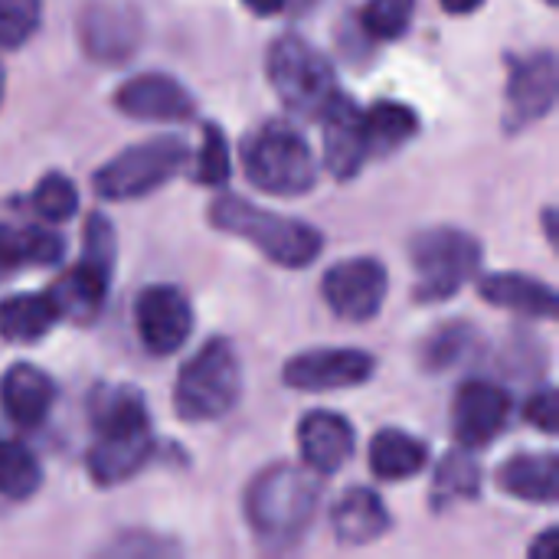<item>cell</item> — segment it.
<instances>
[{"instance_id":"40","label":"cell","mask_w":559,"mask_h":559,"mask_svg":"<svg viewBox=\"0 0 559 559\" xmlns=\"http://www.w3.org/2000/svg\"><path fill=\"white\" fill-rule=\"evenodd\" d=\"M0 102H3V66H0Z\"/></svg>"},{"instance_id":"24","label":"cell","mask_w":559,"mask_h":559,"mask_svg":"<svg viewBox=\"0 0 559 559\" xmlns=\"http://www.w3.org/2000/svg\"><path fill=\"white\" fill-rule=\"evenodd\" d=\"M426 462H429L426 442L403 429H383L370 442V472L380 481H406L419 475Z\"/></svg>"},{"instance_id":"7","label":"cell","mask_w":559,"mask_h":559,"mask_svg":"<svg viewBox=\"0 0 559 559\" xmlns=\"http://www.w3.org/2000/svg\"><path fill=\"white\" fill-rule=\"evenodd\" d=\"M265 75L278 102L301 118H318L324 105L341 92L337 72L328 62V56L295 33H285L269 46Z\"/></svg>"},{"instance_id":"22","label":"cell","mask_w":559,"mask_h":559,"mask_svg":"<svg viewBox=\"0 0 559 559\" xmlns=\"http://www.w3.org/2000/svg\"><path fill=\"white\" fill-rule=\"evenodd\" d=\"M498 488L518 501L554 504L559 498V459L554 452H521L498 468Z\"/></svg>"},{"instance_id":"31","label":"cell","mask_w":559,"mask_h":559,"mask_svg":"<svg viewBox=\"0 0 559 559\" xmlns=\"http://www.w3.org/2000/svg\"><path fill=\"white\" fill-rule=\"evenodd\" d=\"M193 160V180L203 183V187H219L229 180V144H226V134L219 124H203V141H200V151L197 157L190 154Z\"/></svg>"},{"instance_id":"5","label":"cell","mask_w":559,"mask_h":559,"mask_svg":"<svg viewBox=\"0 0 559 559\" xmlns=\"http://www.w3.org/2000/svg\"><path fill=\"white\" fill-rule=\"evenodd\" d=\"M239 393H242L239 354L226 337H213L183 364L174 386V409L183 423H213L233 413Z\"/></svg>"},{"instance_id":"36","label":"cell","mask_w":559,"mask_h":559,"mask_svg":"<svg viewBox=\"0 0 559 559\" xmlns=\"http://www.w3.org/2000/svg\"><path fill=\"white\" fill-rule=\"evenodd\" d=\"M557 554V527H547L537 544H531V557L550 559Z\"/></svg>"},{"instance_id":"28","label":"cell","mask_w":559,"mask_h":559,"mask_svg":"<svg viewBox=\"0 0 559 559\" xmlns=\"http://www.w3.org/2000/svg\"><path fill=\"white\" fill-rule=\"evenodd\" d=\"M43 468L39 459L13 439H0V498L7 501H26L39 491Z\"/></svg>"},{"instance_id":"8","label":"cell","mask_w":559,"mask_h":559,"mask_svg":"<svg viewBox=\"0 0 559 559\" xmlns=\"http://www.w3.org/2000/svg\"><path fill=\"white\" fill-rule=\"evenodd\" d=\"M187 164H190L187 141L174 134H157L105 160L95 170L92 187L102 200H118V203L141 200L157 187H164L167 180H174Z\"/></svg>"},{"instance_id":"13","label":"cell","mask_w":559,"mask_h":559,"mask_svg":"<svg viewBox=\"0 0 559 559\" xmlns=\"http://www.w3.org/2000/svg\"><path fill=\"white\" fill-rule=\"evenodd\" d=\"M134 328L154 357L177 354L193 331L190 298L177 285H147L134 298Z\"/></svg>"},{"instance_id":"2","label":"cell","mask_w":559,"mask_h":559,"mask_svg":"<svg viewBox=\"0 0 559 559\" xmlns=\"http://www.w3.org/2000/svg\"><path fill=\"white\" fill-rule=\"evenodd\" d=\"M321 504V475L305 462H278L252 478L246 488V521L259 540L272 547L295 544L311 527Z\"/></svg>"},{"instance_id":"34","label":"cell","mask_w":559,"mask_h":559,"mask_svg":"<svg viewBox=\"0 0 559 559\" xmlns=\"http://www.w3.org/2000/svg\"><path fill=\"white\" fill-rule=\"evenodd\" d=\"M115 259H118V246H115V229L102 213H92L85 229H82V262L102 269V272H115Z\"/></svg>"},{"instance_id":"12","label":"cell","mask_w":559,"mask_h":559,"mask_svg":"<svg viewBox=\"0 0 559 559\" xmlns=\"http://www.w3.org/2000/svg\"><path fill=\"white\" fill-rule=\"evenodd\" d=\"M377 370V360L357 347H318L292 357L282 370L288 390L301 393H334L364 386Z\"/></svg>"},{"instance_id":"6","label":"cell","mask_w":559,"mask_h":559,"mask_svg":"<svg viewBox=\"0 0 559 559\" xmlns=\"http://www.w3.org/2000/svg\"><path fill=\"white\" fill-rule=\"evenodd\" d=\"M481 242L455 226H432L413 236L409 259L416 272V301L436 305L455 298L481 269Z\"/></svg>"},{"instance_id":"16","label":"cell","mask_w":559,"mask_h":559,"mask_svg":"<svg viewBox=\"0 0 559 559\" xmlns=\"http://www.w3.org/2000/svg\"><path fill=\"white\" fill-rule=\"evenodd\" d=\"M115 108L134 121H190L197 115V98L174 75L141 72L118 85Z\"/></svg>"},{"instance_id":"38","label":"cell","mask_w":559,"mask_h":559,"mask_svg":"<svg viewBox=\"0 0 559 559\" xmlns=\"http://www.w3.org/2000/svg\"><path fill=\"white\" fill-rule=\"evenodd\" d=\"M442 7H445V13H452V16H468V13H475L485 0H439Z\"/></svg>"},{"instance_id":"3","label":"cell","mask_w":559,"mask_h":559,"mask_svg":"<svg viewBox=\"0 0 559 559\" xmlns=\"http://www.w3.org/2000/svg\"><path fill=\"white\" fill-rule=\"evenodd\" d=\"M210 226L252 242L269 262L282 269H305L318 262L324 249V236L311 223L272 213L259 203H249L229 193L210 203Z\"/></svg>"},{"instance_id":"14","label":"cell","mask_w":559,"mask_h":559,"mask_svg":"<svg viewBox=\"0 0 559 559\" xmlns=\"http://www.w3.org/2000/svg\"><path fill=\"white\" fill-rule=\"evenodd\" d=\"M321 121V157L324 170L334 180H350L360 174V167L370 160V141H367V124H364V108L337 92L324 111L318 115Z\"/></svg>"},{"instance_id":"17","label":"cell","mask_w":559,"mask_h":559,"mask_svg":"<svg viewBox=\"0 0 559 559\" xmlns=\"http://www.w3.org/2000/svg\"><path fill=\"white\" fill-rule=\"evenodd\" d=\"M354 426L331 409H314L298 423V449L301 462L318 475L341 472L354 455Z\"/></svg>"},{"instance_id":"27","label":"cell","mask_w":559,"mask_h":559,"mask_svg":"<svg viewBox=\"0 0 559 559\" xmlns=\"http://www.w3.org/2000/svg\"><path fill=\"white\" fill-rule=\"evenodd\" d=\"M481 495V465L475 462L472 449H452L439 468H436V481H432V508L442 511L449 504L459 501H472Z\"/></svg>"},{"instance_id":"41","label":"cell","mask_w":559,"mask_h":559,"mask_svg":"<svg viewBox=\"0 0 559 559\" xmlns=\"http://www.w3.org/2000/svg\"><path fill=\"white\" fill-rule=\"evenodd\" d=\"M544 3H547V7H557L559 0H544Z\"/></svg>"},{"instance_id":"18","label":"cell","mask_w":559,"mask_h":559,"mask_svg":"<svg viewBox=\"0 0 559 559\" xmlns=\"http://www.w3.org/2000/svg\"><path fill=\"white\" fill-rule=\"evenodd\" d=\"M52 403H56V383L46 370L33 364H13L0 377V406L13 426L20 429L39 426L49 416Z\"/></svg>"},{"instance_id":"19","label":"cell","mask_w":559,"mask_h":559,"mask_svg":"<svg viewBox=\"0 0 559 559\" xmlns=\"http://www.w3.org/2000/svg\"><path fill=\"white\" fill-rule=\"evenodd\" d=\"M108 285H111V275L88 265V262H75L69 272H62L49 288V301L56 308V314L62 321H72V324H92L105 305V295H108Z\"/></svg>"},{"instance_id":"25","label":"cell","mask_w":559,"mask_h":559,"mask_svg":"<svg viewBox=\"0 0 559 559\" xmlns=\"http://www.w3.org/2000/svg\"><path fill=\"white\" fill-rule=\"evenodd\" d=\"M59 321L46 292H20L0 301V337L10 344H33Z\"/></svg>"},{"instance_id":"15","label":"cell","mask_w":559,"mask_h":559,"mask_svg":"<svg viewBox=\"0 0 559 559\" xmlns=\"http://www.w3.org/2000/svg\"><path fill=\"white\" fill-rule=\"evenodd\" d=\"M511 419V396L491 380H468L459 386L452 403V432L459 445L481 449L501 436Z\"/></svg>"},{"instance_id":"39","label":"cell","mask_w":559,"mask_h":559,"mask_svg":"<svg viewBox=\"0 0 559 559\" xmlns=\"http://www.w3.org/2000/svg\"><path fill=\"white\" fill-rule=\"evenodd\" d=\"M544 229H547V242L557 249L559 236H557V210H554V206H547V210H544Z\"/></svg>"},{"instance_id":"32","label":"cell","mask_w":559,"mask_h":559,"mask_svg":"<svg viewBox=\"0 0 559 559\" xmlns=\"http://www.w3.org/2000/svg\"><path fill=\"white\" fill-rule=\"evenodd\" d=\"M416 13V0H367L360 23L373 39H400Z\"/></svg>"},{"instance_id":"37","label":"cell","mask_w":559,"mask_h":559,"mask_svg":"<svg viewBox=\"0 0 559 559\" xmlns=\"http://www.w3.org/2000/svg\"><path fill=\"white\" fill-rule=\"evenodd\" d=\"M252 13H259V16H272V13H278V10H285L292 0H242Z\"/></svg>"},{"instance_id":"10","label":"cell","mask_w":559,"mask_h":559,"mask_svg":"<svg viewBox=\"0 0 559 559\" xmlns=\"http://www.w3.org/2000/svg\"><path fill=\"white\" fill-rule=\"evenodd\" d=\"M386 292H390L386 265L370 255L344 259L331 265L321 278V295L328 308L350 324L373 321L383 311Z\"/></svg>"},{"instance_id":"11","label":"cell","mask_w":559,"mask_h":559,"mask_svg":"<svg viewBox=\"0 0 559 559\" xmlns=\"http://www.w3.org/2000/svg\"><path fill=\"white\" fill-rule=\"evenodd\" d=\"M75 36L88 59H95L102 66H118L138 52V46L144 39V20L131 3L95 0L79 13Z\"/></svg>"},{"instance_id":"26","label":"cell","mask_w":559,"mask_h":559,"mask_svg":"<svg viewBox=\"0 0 559 559\" xmlns=\"http://www.w3.org/2000/svg\"><path fill=\"white\" fill-rule=\"evenodd\" d=\"M367 124V141H370V157H390L403 144H409L419 134V115L406 102L396 98H380L364 111Z\"/></svg>"},{"instance_id":"35","label":"cell","mask_w":559,"mask_h":559,"mask_svg":"<svg viewBox=\"0 0 559 559\" xmlns=\"http://www.w3.org/2000/svg\"><path fill=\"white\" fill-rule=\"evenodd\" d=\"M524 419L534 426V429H540V432H547V436H557L559 432V396L554 386H544V390H537L531 400H527V406H524Z\"/></svg>"},{"instance_id":"9","label":"cell","mask_w":559,"mask_h":559,"mask_svg":"<svg viewBox=\"0 0 559 559\" xmlns=\"http://www.w3.org/2000/svg\"><path fill=\"white\" fill-rule=\"evenodd\" d=\"M559 66L554 49H534L527 56L511 59V75L504 85V131L518 134L540 118H547L557 105Z\"/></svg>"},{"instance_id":"21","label":"cell","mask_w":559,"mask_h":559,"mask_svg":"<svg viewBox=\"0 0 559 559\" xmlns=\"http://www.w3.org/2000/svg\"><path fill=\"white\" fill-rule=\"evenodd\" d=\"M478 295L504 311L514 314H527V318H540V321H554L557 318V292L531 275L521 272H495L478 278Z\"/></svg>"},{"instance_id":"4","label":"cell","mask_w":559,"mask_h":559,"mask_svg":"<svg viewBox=\"0 0 559 559\" xmlns=\"http://www.w3.org/2000/svg\"><path fill=\"white\" fill-rule=\"evenodd\" d=\"M242 167L252 187L275 197H301L318 183V157L288 121H265L242 141Z\"/></svg>"},{"instance_id":"23","label":"cell","mask_w":559,"mask_h":559,"mask_svg":"<svg viewBox=\"0 0 559 559\" xmlns=\"http://www.w3.org/2000/svg\"><path fill=\"white\" fill-rule=\"evenodd\" d=\"M62 239L36 223H0V275L23 265H56L62 259Z\"/></svg>"},{"instance_id":"20","label":"cell","mask_w":559,"mask_h":559,"mask_svg":"<svg viewBox=\"0 0 559 559\" xmlns=\"http://www.w3.org/2000/svg\"><path fill=\"white\" fill-rule=\"evenodd\" d=\"M390 511L383 498L370 488L344 491L331 508V531L344 547H367L377 544L390 531Z\"/></svg>"},{"instance_id":"29","label":"cell","mask_w":559,"mask_h":559,"mask_svg":"<svg viewBox=\"0 0 559 559\" xmlns=\"http://www.w3.org/2000/svg\"><path fill=\"white\" fill-rule=\"evenodd\" d=\"M475 344H478V334L468 321H449L423 341L419 364L432 373H445L459 367L475 350Z\"/></svg>"},{"instance_id":"30","label":"cell","mask_w":559,"mask_h":559,"mask_svg":"<svg viewBox=\"0 0 559 559\" xmlns=\"http://www.w3.org/2000/svg\"><path fill=\"white\" fill-rule=\"evenodd\" d=\"M33 210L46 223L72 219L79 213V190H75V183L66 174L49 170L46 177H39V183L33 190Z\"/></svg>"},{"instance_id":"33","label":"cell","mask_w":559,"mask_h":559,"mask_svg":"<svg viewBox=\"0 0 559 559\" xmlns=\"http://www.w3.org/2000/svg\"><path fill=\"white\" fill-rule=\"evenodd\" d=\"M43 23V0H0V49H20Z\"/></svg>"},{"instance_id":"1","label":"cell","mask_w":559,"mask_h":559,"mask_svg":"<svg viewBox=\"0 0 559 559\" xmlns=\"http://www.w3.org/2000/svg\"><path fill=\"white\" fill-rule=\"evenodd\" d=\"M88 416L95 426V442L85 459L92 481L98 488L131 481L154 459V432L144 396L131 386H102L88 400Z\"/></svg>"}]
</instances>
